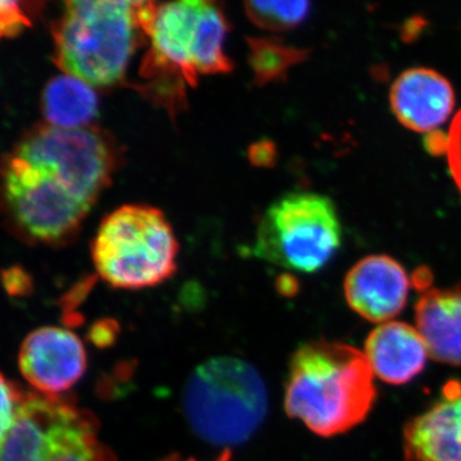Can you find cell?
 I'll return each mask as SVG.
<instances>
[{"instance_id": "obj_1", "label": "cell", "mask_w": 461, "mask_h": 461, "mask_svg": "<svg viewBox=\"0 0 461 461\" xmlns=\"http://www.w3.org/2000/svg\"><path fill=\"white\" fill-rule=\"evenodd\" d=\"M115 145L96 127H33L3 166V199L11 222L35 241L71 238L111 182Z\"/></svg>"}, {"instance_id": "obj_2", "label": "cell", "mask_w": 461, "mask_h": 461, "mask_svg": "<svg viewBox=\"0 0 461 461\" xmlns=\"http://www.w3.org/2000/svg\"><path fill=\"white\" fill-rule=\"evenodd\" d=\"M375 378L359 348L327 339L306 342L288 364L285 411L314 435H344L362 424L377 402Z\"/></svg>"}, {"instance_id": "obj_3", "label": "cell", "mask_w": 461, "mask_h": 461, "mask_svg": "<svg viewBox=\"0 0 461 461\" xmlns=\"http://www.w3.org/2000/svg\"><path fill=\"white\" fill-rule=\"evenodd\" d=\"M139 2L74 0L54 23V63L91 86L120 83L139 41Z\"/></svg>"}, {"instance_id": "obj_4", "label": "cell", "mask_w": 461, "mask_h": 461, "mask_svg": "<svg viewBox=\"0 0 461 461\" xmlns=\"http://www.w3.org/2000/svg\"><path fill=\"white\" fill-rule=\"evenodd\" d=\"M184 409L200 438L230 447L245 444L260 429L268 411V391L251 364L214 357L190 375Z\"/></svg>"}, {"instance_id": "obj_5", "label": "cell", "mask_w": 461, "mask_h": 461, "mask_svg": "<svg viewBox=\"0 0 461 461\" xmlns=\"http://www.w3.org/2000/svg\"><path fill=\"white\" fill-rule=\"evenodd\" d=\"M178 244L159 209L123 205L107 215L94 239L93 262L111 286L153 287L176 272Z\"/></svg>"}, {"instance_id": "obj_6", "label": "cell", "mask_w": 461, "mask_h": 461, "mask_svg": "<svg viewBox=\"0 0 461 461\" xmlns=\"http://www.w3.org/2000/svg\"><path fill=\"white\" fill-rule=\"evenodd\" d=\"M2 461L117 460L89 411L62 396L21 390L14 420L2 432Z\"/></svg>"}, {"instance_id": "obj_7", "label": "cell", "mask_w": 461, "mask_h": 461, "mask_svg": "<svg viewBox=\"0 0 461 461\" xmlns=\"http://www.w3.org/2000/svg\"><path fill=\"white\" fill-rule=\"evenodd\" d=\"M344 239L341 220L329 196L295 191L273 203L257 230L254 256L300 273L320 272Z\"/></svg>"}, {"instance_id": "obj_8", "label": "cell", "mask_w": 461, "mask_h": 461, "mask_svg": "<svg viewBox=\"0 0 461 461\" xmlns=\"http://www.w3.org/2000/svg\"><path fill=\"white\" fill-rule=\"evenodd\" d=\"M18 363L23 377L36 393L62 396L86 371V351L71 330L42 327L23 342Z\"/></svg>"}, {"instance_id": "obj_9", "label": "cell", "mask_w": 461, "mask_h": 461, "mask_svg": "<svg viewBox=\"0 0 461 461\" xmlns=\"http://www.w3.org/2000/svg\"><path fill=\"white\" fill-rule=\"evenodd\" d=\"M411 281L405 268L388 256H368L351 267L344 295L351 311L372 323L384 324L408 304Z\"/></svg>"}, {"instance_id": "obj_10", "label": "cell", "mask_w": 461, "mask_h": 461, "mask_svg": "<svg viewBox=\"0 0 461 461\" xmlns=\"http://www.w3.org/2000/svg\"><path fill=\"white\" fill-rule=\"evenodd\" d=\"M405 461H461V384L450 382L441 399L406 423Z\"/></svg>"}, {"instance_id": "obj_11", "label": "cell", "mask_w": 461, "mask_h": 461, "mask_svg": "<svg viewBox=\"0 0 461 461\" xmlns=\"http://www.w3.org/2000/svg\"><path fill=\"white\" fill-rule=\"evenodd\" d=\"M390 105L397 121L406 129L429 133L453 113L454 87L435 69L415 67L406 69L393 81Z\"/></svg>"}, {"instance_id": "obj_12", "label": "cell", "mask_w": 461, "mask_h": 461, "mask_svg": "<svg viewBox=\"0 0 461 461\" xmlns=\"http://www.w3.org/2000/svg\"><path fill=\"white\" fill-rule=\"evenodd\" d=\"M364 354L375 377L393 386L417 378L430 357L417 327L397 321L378 324L366 339Z\"/></svg>"}, {"instance_id": "obj_13", "label": "cell", "mask_w": 461, "mask_h": 461, "mask_svg": "<svg viewBox=\"0 0 461 461\" xmlns=\"http://www.w3.org/2000/svg\"><path fill=\"white\" fill-rule=\"evenodd\" d=\"M415 324L436 362L461 366V286L427 288L415 304Z\"/></svg>"}, {"instance_id": "obj_14", "label": "cell", "mask_w": 461, "mask_h": 461, "mask_svg": "<svg viewBox=\"0 0 461 461\" xmlns=\"http://www.w3.org/2000/svg\"><path fill=\"white\" fill-rule=\"evenodd\" d=\"M41 109L51 126L85 129L98 114V99L91 85L65 74L51 78L44 87Z\"/></svg>"}, {"instance_id": "obj_15", "label": "cell", "mask_w": 461, "mask_h": 461, "mask_svg": "<svg viewBox=\"0 0 461 461\" xmlns=\"http://www.w3.org/2000/svg\"><path fill=\"white\" fill-rule=\"evenodd\" d=\"M249 63L259 85L284 78L291 67L308 57L306 50L287 47L273 39H249Z\"/></svg>"}, {"instance_id": "obj_16", "label": "cell", "mask_w": 461, "mask_h": 461, "mask_svg": "<svg viewBox=\"0 0 461 461\" xmlns=\"http://www.w3.org/2000/svg\"><path fill=\"white\" fill-rule=\"evenodd\" d=\"M309 2H248L245 12L251 23L268 32H287L304 23L311 14Z\"/></svg>"}, {"instance_id": "obj_17", "label": "cell", "mask_w": 461, "mask_h": 461, "mask_svg": "<svg viewBox=\"0 0 461 461\" xmlns=\"http://www.w3.org/2000/svg\"><path fill=\"white\" fill-rule=\"evenodd\" d=\"M23 5L18 2L0 3V32L3 36L12 38L23 32V27L30 26V17L27 16Z\"/></svg>"}, {"instance_id": "obj_18", "label": "cell", "mask_w": 461, "mask_h": 461, "mask_svg": "<svg viewBox=\"0 0 461 461\" xmlns=\"http://www.w3.org/2000/svg\"><path fill=\"white\" fill-rule=\"evenodd\" d=\"M445 154L447 157L451 177L461 193V111L455 115L451 124Z\"/></svg>"}, {"instance_id": "obj_19", "label": "cell", "mask_w": 461, "mask_h": 461, "mask_svg": "<svg viewBox=\"0 0 461 461\" xmlns=\"http://www.w3.org/2000/svg\"><path fill=\"white\" fill-rule=\"evenodd\" d=\"M5 287L11 294H23L25 288L30 287L29 277L18 268L8 269L5 272Z\"/></svg>"}, {"instance_id": "obj_20", "label": "cell", "mask_w": 461, "mask_h": 461, "mask_svg": "<svg viewBox=\"0 0 461 461\" xmlns=\"http://www.w3.org/2000/svg\"><path fill=\"white\" fill-rule=\"evenodd\" d=\"M162 461H198L196 459H187V457L177 456V455H173V456L167 457V459ZM215 461H230V450L224 451L223 454L220 455Z\"/></svg>"}]
</instances>
